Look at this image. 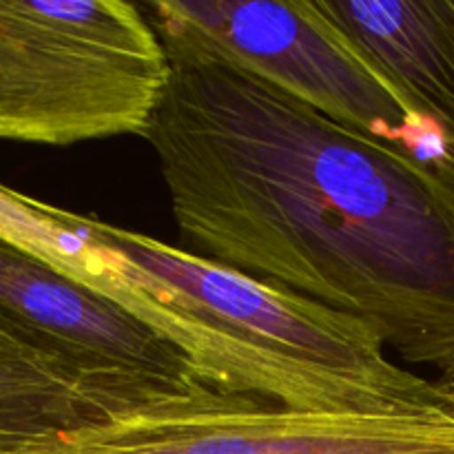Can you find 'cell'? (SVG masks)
Instances as JSON below:
<instances>
[{
  "label": "cell",
  "mask_w": 454,
  "mask_h": 454,
  "mask_svg": "<svg viewBox=\"0 0 454 454\" xmlns=\"http://www.w3.org/2000/svg\"><path fill=\"white\" fill-rule=\"evenodd\" d=\"M171 82L151 18L124 0H0V140L146 136Z\"/></svg>",
  "instance_id": "obj_2"
},
{
  "label": "cell",
  "mask_w": 454,
  "mask_h": 454,
  "mask_svg": "<svg viewBox=\"0 0 454 454\" xmlns=\"http://www.w3.org/2000/svg\"><path fill=\"white\" fill-rule=\"evenodd\" d=\"M0 313L120 417L213 390L189 357L122 306L3 242Z\"/></svg>",
  "instance_id": "obj_6"
},
{
  "label": "cell",
  "mask_w": 454,
  "mask_h": 454,
  "mask_svg": "<svg viewBox=\"0 0 454 454\" xmlns=\"http://www.w3.org/2000/svg\"><path fill=\"white\" fill-rule=\"evenodd\" d=\"M84 226L151 275L182 309L278 362L364 386L403 412L454 411L452 381L397 366L380 331L366 322L137 231L91 215H84Z\"/></svg>",
  "instance_id": "obj_3"
},
{
  "label": "cell",
  "mask_w": 454,
  "mask_h": 454,
  "mask_svg": "<svg viewBox=\"0 0 454 454\" xmlns=\"http://www.w3.org/2000/svg\"><path fill=\"white\" fill-rule=\"evenodd\" d=\"M20 454H454V411H288L217 390L47 434Z\"/></svg>",
  "instance_id": "obj_5"
},
{
  "label": "cell",
  "mask_w": 454,
  "mask_h": 454,
  "mask_svg": "<svg viewBox=\"0 0 454 454\" xmlns=\"http://www.w3.org/2000/svg\"><path fill=\"white\" fill-rule=\"evenodd\" d=\"M18 448H20V446H18ZM18 448H13V450H7V452H3V454H20V452H18Z\"/></svg>",
  "instance_id": "obj_8"
},
{
  "label": "cell",
  "mask_w": 454,
  "mask_h": 454,
  "mask_svg": "<svg viewBox=\"0 0 454 454\" xmlns=\"http://www.w3.org/2000/svg\"><path fill=\"white\" fill-rule=\"evenodd\" d=\"M155 31L171 82L145 137L182 248L366 322L454 384V168Z\"/></svg>",
  "instance_id": "obj_1"
},
{
  "label": "cell",
  "mask_w": 454,
  "mask_h": 454,
  "mask_svg": "<svg viewBox=\"0 0 454 454\" xmlns=\"http://www.w3.org/2000/svg\"><path fill=\"white\" fill-rule=\"evenodd\" d=\"M454 145V0H315Z\"/></svg>",
  "instance_id": "obj_7"
},
{
  "label": "cell",
  "mask_w": 454,
  "mask_h": 454,
  "mask_svg": "<svg viewBox=\"0 0 454 454\" xmlns=\"http://www.w3.org/2000/svg\"><path fill=\"white\" fill-rule=\"evenodd\" d=\"M142 7L158 29L208 44L337 122L454 168L448 133L417 114L315 0H151Z\"/></svg>",
  "instance_id": "obj_4"
}]
</instances>
